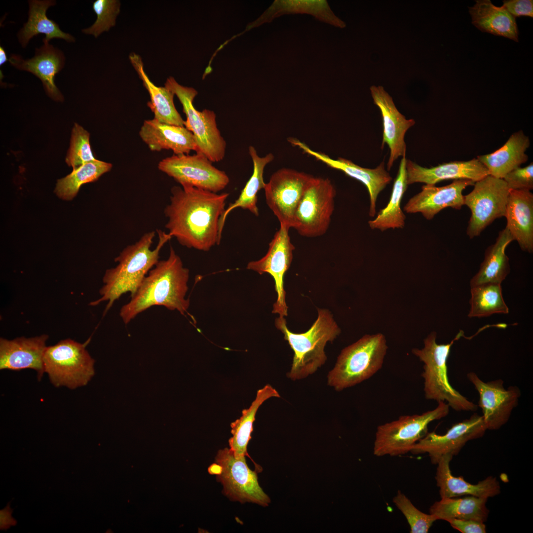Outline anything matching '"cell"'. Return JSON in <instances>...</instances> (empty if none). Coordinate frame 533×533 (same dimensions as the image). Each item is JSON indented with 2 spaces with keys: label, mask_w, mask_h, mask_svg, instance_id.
Returning <instances> with one entry per match:
<instances>
[{
  "label": "cell",
  "mask_w": 533,
  "mask_h": 533,
  "mask_svg": "<svg viewBox=\"0 0 533 533\" xmlns=\"http://www.w3.org/2000/svg\"><path fill=\"white\" fill-rule=\"evenodd\" d=\"M228 195L192 187H173L164 210L168 234L188 248L208 251L219 245V221Z\"/></svg>",
  "instance_id": "cell-1"
},
{
  "label": "cell",
  "mask_w": 533,
  "mask_h": 533,
  "mask_svg": "<svg viewBox=\"0 0 533 533\" xmlns=\"http://www.w3.org/2000/svg\"><path fill=\"white\" fill-rule=\"evenodd\" d=\"M189 270L172 247L168 257L159 260L145 277L131 300L120 308L119 315L127 324L137 315L152 306H163L184 315L190 306L186 299Z\"/></svg>",
  "instance_id": "cell-2"
},
{
  "label": "cell",
  "mask_w": 533,
  "mask_h": 533,
  "mask_svg": "<svg viewBox=\"0 0 533 533\" xmlns=\"http://www.w3.org/2000/svg\"><path fill=\"white\" fill-rule=\"evenodd\" d=\"M158 242L151 249L155 232H148L135 243L124 248L116 257V266L106 270L103 278V286L99 293L101 297L91 302L95 306L108 302L104 313L122 295L129 292L134 295L149 271L158 262L159 254L163 246L172 238L161 229H157Z\"/></svg>",
  "instance_id": "cell-3"
},
{
  "label": "cell",
  "mask_w": 533,
  "mask_h": 533,
  "mask_svg": "<svg viewBox=\"0 0 533 533\" xmlns=\"http://www.w3.org/2000/svg\"><path fill=\"white\" fill-rule=\"evenodd\" d=\"M284 317L275 319V326L284 335L294 352L288 378L292 380L305 378L314 373L325 362L324 351L328 342L333 341L341 330L331 313L326 309H318V317L310 329L303 333H294L288 328Z\"/></svg>",
  "instance_id": "cell-4"
},
{
  "label": "cell",
  "mask_w": 533,
  "mask_h": 533,
  "mask_svg": "<svg viewBox=\"0 0 533 533\" xmlns=\"http://www.w3.org/2000/svg\"><path fill=\"white\" fill-rule=\"evenodd\" d=\"M464 335L460 330L450 343L438 344L436 333L431 332L424 340V346L414 348L412 353L423 362V391L427 400L445 402L456 411L475 412L478 405L469 400L451 384L447 361L454 342Z\"/></svg>",
  "instance_id": "cell-5"
},
{
  "label": "cell",
  "mask_w": 533,
  "mask_h": 533,
  "mask_svg": "<svg viewBox=\"0 0 533 533\" xmlns=\"http://www.w3.org/2000/svg\"><path fill=\"white\" fill-rule=\"evenodd\" d=\"M387 349L382 334L364 336L342 350L329 373L328 384L341 391L370 379L381 368Z\"/></svg>",
  "instance_id": "cell-6"
},
{
  "label": "cell",
  "mask_w": 533,
  "mask_h": 533,
  "mask_svg": "<svg viewBox=\"0 0 533 533\" xmlns=\"http://www.w3.org/2000/svg\"><path fill=\"white\" fill-rule=\"evenodd\" d=\"M450 408L446 402H439L435 408L421 414L401 416L380 425L376 432L374 455L395 457L410 452L413 446L427 434L430 423L446 417Z\"/></svg>",
  "instance_id": "cell-7"
},
{
  "label": "cell",
  "mask_w": 533,
  "mask_h": 533,
  "mask_svg": "<svg viewBox=\"0 0 533 533\" xmlns=\"http://www.w3.org/2000/svg\"><path fill=\"white\" fill-rule=\"evenodd\" d=\"M86 345L67 339L47 346L43 356L44 371L54 386L74 389L86 385L93 377L95 361Z\"/></svg>",
  "instance_id": "cell-8"
},
{
  "label": "cell",
  "mask_w": 533,
  "mask_h": 533,
  "mask_svg": "<svg viewBox=\"0 0 533 533\" xmlns=\"http://www.w3.org/2000/svg\"><path fill=\"white\" fill-rule=\"evenodd\" d=\"M164 86L177 96L182 105L187 116L184 126L194 136L196 153L204 154L212 162L222 160L227 144L217 127L214 111L208 109L197 111L193 105L197 91L193 88L179 84L173 77L167 79Z\"/></svg>",
  "instance_id": "cell-9"
},
{
  "label": "cell",
  "mask_w": 533,
  "mask_h": 533,
  "mask_svg": "<svg viewBox=\"0 0 533 533\" xmlns=\"http://www.w3.org/2000/svg\"><path fill=\"white\" fill-rule=\"evenodd\" d=\"M208 472L222 483L225 495L241 503L252 502L267 506L269 496L260 486L256 471L248 466L245 457L236 458L229 448L220 450Z\"/></svg>",
  "instance_id": "cell-10"
},
{
  "label": "cell",
  "mask_w": 533,
  "mask_h": 533,
  "mask_svg": "<svg viewBox=\"0 0 533 533\" xmlns=\"http://www.w3.org/2000/svg\"><path fill=\"white\" fill-rule=\"evenodd\" d=\"M336 194L335 187L329 179L315 177L298 205L292 228L306 237L325 234L334 210Z\"/></svg>",
  "instance_id": "cell-11"
},
{
  "label": "cell",
  "mask_w": 533,
  "mask_h": 533,
  "mask_svg": "<svg viewBox=\"0 0 533 533\" xmlns=\"http://www.w3.org/2000/svg\"><path fill=\"white\" fill-rule=\"evenodd\" d=\"M503 179L488 175L476 182L473 190L464 196V205L471 211L466 233L479 236L495 219L505 217L510 191Z\"/></svg>",
  "instance_id": "cell-12"
},
{
  "label": "cell",
  "mask_w": 533,
  "mask_h": 533,
  "mask_svg": "<svg viewBox=\"0 0 533 533\" xmlns=\"http://www.w3.org/2000/svg\"><path fill=\"white\" fill-rule=\"evenodd\" d=\"M204 154H174L161 160L159 170L173 178L182 187H192L217 193L228 184L229 178Z\"/></svg>",
  "instance_id": "cell-13"
},
{
  "label": "cell",
  "mask_w": 533,
  "mask_h": 533,
  "mask_svg": "<svg viewBox=\"0 0 533 533\" xmlns=\"http://www.w3.org/2000/svg\"><path fill=\"white\" fill-rule=\"evenodd\" d=\"M313 176L289 168L272 174L264 190L266 203L280 225L293 227L294 215L304 192L314 179Z\"/></svg>",
  "instance_id": "cell-14"
},
{
  "label": "cell",
  "mask_w": 533,
  "mask_h": 533,
  "mask_svg": "<svg viewBox=\"0 0 533 533\" xmlns=\"http://www.w3.org/2000/svg\"><path fill=\"white\" fill-rule=\"evenodd\" d=\"M486 430L482 416L474 413L469 418L453 424L443 435L428 432L413 446L410 453L427 454L431 463L437 464L444 455H457L467 442L482 437Z\"/></svg>",
  "instance_id": "cell-15"
},
{
  "label": "cell",
  "mask_w": 533,
  "mask_h": 533,
  "mask_svg": "<svg viewBox=\"0 0 533 533\" xmlns=\"http://www.w3.org/2000/svg\"><path fill=\"white\" fill-rule=\"evenodd\" d=\"M467 378L479 394V406L482 410L487 430H497L508 421L513 410L518 405L521 395L515 385L505 388L501 379L483 381L474 372Z\"/></svg>",
  "instance_id": "cell-16"
},
{
  "label": "cell",
  "mask_w": 533,
  "mask_h": 533,
  "mask_svg": "<svg viewBox=\"0 0 533 533\" xmlns=\"http://www.w3.org/2000/svg\"><path fill=\"white\" fill-rule=\"evenodd\" d=\"M289 230L288 228L280 225L269 244L266 254L259 260L250 262L246 267L260 274L268 273L273 277L277 299L272 312L278 314L280 317L288 315L284 278L291 265L293 252L295 249L291 241Z\"/></svg>",
  "instance_id": "cell-17"
},
{
  "label": "cell",
  "mask_w": 533,
  "mask_h": 533,
  "mask_svg": "<svg viewBox=\"0 0 533 533\" xmlns=\"http://www.w3.org/2000/svg\"><path fill=\"white\" fill-rule=\"evenodd\" d=\"M371 94L374 102L380 109L383 122L381 148L387 144L390 155L387 164L390 170L394 162L400 156L406 155L405 136L408 130L415 124L413 119H406L397 109L392 98L381 86L372 85Z\"/></svg>",
  "instance_id": "cell-18"
},
{
  "label": "cell",
  "mask_w": 533,
  "mask_h": 533,
  "mask_svg": "<svg viewBox=\"0 0 533 533\" xmlns=\"http://www.w3.org/2000/svg\"><path fill=\"white\" fill-rule=\"evenodd\" d=\"M288 141L292 145L299 147L305 153L313 156L329 167L343 171L347 176L360 181L365 185L370 199L369 215L374 217L378 196L392 179L385 169L384 161L375 168H364L345 158L339 157L337 159H334L324 153L314 151L296 138H289Z\"/></svg>",
  "instance_id": "cell-19"
},
{
  "label": "cell",
  "mask_w": 533,
  "mask_h": 533,
  "mask_svg": "<svg viewBox=\"0 0 533 533\" xmlns=\"http://www.w3.org/2000/svg\"><path fill=\"white\" fill-rule=\"evenodd\" d=\"M42 41L43 44L36 48L32 58L24 60L20 55L12 54L8 61L16 69L30 72L38 78L48 96L62 102L64 97L55 83V77L64 67L66 58L61 50L49 41L44 38Z\"/></svg>",
  "instance_id": "cell-20"
},
{
  "label": "cell",
  "mask_w": 533,
  "mask_h": 533,
  "mask_svg": "<svg viewBox=\"0 0 533 533\" xmlns=\"http://www.w3.org/2000/svg\"><path fill=\"white\" fill-rule=\"evenodd\" d=\"M474 183L470 180L460 179L443 187L425 185L419 192L409 200L404 210L408 213H420L430 220L446 208L460 210L464 205L463 190Z\"/></svg>",
  "instance_id": "cell-21"
},
{
  "label": "cell",
  "mask_w": 533,
  "mask_h": 533,
  "mask_svg": "<svg viewBox=\"0 0 533 533\" xmlns=\"http://www.w3.org/2000/svg\"><path fill=\"white\" fill-rule=\"evenodd\" d=\"M48 339L47 335L10 340L0 338V370L32 369L40 380L44 373L43 356Z\"/></svg>",
  "instance_id": "cell-22"
},
{
  "label": "cell",
  "mask_w": 533,
  "mask_h": 533,
  "mask_svg": "<svg viewBox=\"0 0 533 533\" xmlns=\"http://www.w3.org/2000/svg\"><path fill=\"white\" fill-rule=\"evenodd\" d=\"M406 168L408 186L416 183L435 185L447 180L467 179L475 183L489 175L488 169L477 158L451 161L430 168L407 159Z\"/></svg>",
  "instance_id": "cell-23"
},
{
  "label": "cell",
  "mask_w": 533,
  "mask_h": 533,
  "mask_svg": "<svg viewBox=\"0 0 533 533\" xmlns=\"http://www.w3.org/2000/svg\"><path fill=\"white\" fill-rule=\"evenodd\" d=\"M453 457L450 455H444L437 463L435 478L441 498L471 495L488 499L500 494V484L495 477L489 476L473 484L466 482L462 476H454L450 467Z\"/></svg>",
  "instance_id": "cell-24"
},
{
  "label": "cell",
  "mask_w": 533,
  "mask_h": 533,
  "mask_svg": "<svg viewBox=\"0 0 533 533\" xmlns=\"http://www.w3.org/2000/svg\"><path fill=\"white\" fill-rule=\"evenodd\" d=\"M506 228L523 251H533V194L510 190L506 204Z\"/></svg>",
  "instance_id": "cell-25"
},
{
  "label": "cell",
  "mask_w": 533,
  "mask_h": 533,
  "mask_svg": "<svg viewBox=\"0 0 533 533\" xmlns=\"http://www.w3.org/2000/svg\"><path fill=\"white\" fill-rule=\"evenodd\" d=\"M139 135L152 151L171 150L179 155L196 150L194 136L185 126L163 123L153 118L144 121Z\"/></svg>",
  "instance_id": "cell-26"
},
{
  "label": "cell",
  "mask_w": 533,
  "mask_h": 533,
  "mask_svg": "<svg viewBox=\"0 0 533 533\" xmlns=\"http://www.w3.org/2000/svg\"><path fill=\"white\" fill-rule=\"evenodd\" d=\"M530 146L529 137L520 130L513 133L495 152L479 155L477 158L486 167L490 175L503 179L508 173L528 161V156L525 152Z\"/></svg>",
  "instance_id": "cell-27"
},
{
  "label": "cell",
  "mask_w": 533,
  "mask_h": 533,
  "mask_svg": "<svg viewBox=\"0 0 533 533\" xmlns=\"http://www.w3.org/2000/svg\"><path fill=\"white\" fill-rule=\"evenodd\" d=\"M468 8L472 23L479 30L518 42L515 18L503 6H496L490 0H477Z\"/></svg>",
  "instance_id": "cell-28"
},
{
  "label": "cell",
  "mask_w": 533,
  "mask_h": 533,
  "mask_svg": "<svg viewBox=\"0 0 533 533\" xmlns=\"http://www.w3.org/2000/svg\"><path fill=\"white\" fill-rule=\"evenodd\" d=\"M28 19L17 33V38L23 48H25L30 40L39 34H44L47 41L53 38L63 39L68 42H75V38L71 34L63 32L59 25L46 16L48 8L56 4L54 0H30Z\"/></svg>",
  "instance_id": "cell-29"
},
{
  "label": "cell",
  "mask_w": 533,
  "mask_h": 533,
  "mask_svg": "<svg viewBox=\"0 0 533 533\" xmlns=\"http://www.w3.org/2000/svg\"><path fill=\"white\" fill-rule=\"evenodd\" d=\"M513 240L506 227L499 232L495 243L486 249L478 271L470 280L471 287L487 283L501 284L510 272L505 249Z\"/></svg>",
  "instance_id": "cell-30"
},
{
  "label": "cell",
  "mask_w": 533,
  "mask_h": 533,
  "mask_svg": "<svg viewBox=\"0 0 533 533\" xmlns=\"http://www.w3.org/2000/svg\"><path fill=\"white\" fill-rule=\"evenodd\" d=\"M129 58L149 93L150 101L147 105L154 114L153 118L163 123L184 126V120L175 107V94L165 86H157L150 80L144 70V64L139 55L132 53Z\"/></svg>",
  "instance_id": "cell-31"
},
{
  "label": "cell",
  "mask_w": 533,
  "mask_h": 533,
  "mask_svg": "<svg viewBox=\"0 0 533 533\" xmlns=\"http://www.w3.org/2000/svg\"><path fill=\"white\" fill-rule=\"evenodd\" d=\"M280 397L278 392L270 385L266 384L257 391L255 400L247 409L242 411V415L230 424V432L232 436L228 440L230 450L234 457L237 459L249 457L247 448L251 439L253 431V423L255 416L261 405L271 397ZM256 466L257 465L254 462Z\"/></svg>",
  "instance_id": "cell-32"
},
{
  "label": "cell",
  "mask_w": 533,
  "mask_h": 533,
  "mask_svg": "<svg viewBox=\"0 0 533 533\" xmlns=\"http://www.w3.org/2000/svg\"><path fill=\"white\" fill-rule=\"evenodd\" d=\"M248 151L253 163V172L238 198L225 209L220 218L219 234L221 237L226 218L229 213L234 209L241 208L249 210L256 216H259L257 194L259 190L265 188L266 183L263 178L264 169L266 165L273 160L274 155L272 153H269L265 156L260 157L255 148L252 146H249Z\"/></svg>",
  "instance_id": "cell-33"
},
{
  "label": "cell",
  "mask_w": 533,
  "mask_h": 533,
  "mask_svg": "<svg viewBox=\"0 0 533 533\" xmlns=\"http://www.w3.org/2000/svg\"><path fill=\"white\" fill-rule=\"evenodd\" d=\"M487 498L468 495L462 498H441L429 508V514L437 520L448 522L452 519H470L484 523L489 511L486 506Z\"/></svg>",
  "instance_id": "cell-34"
},
{
  "label": "cell",
  "mask_w": 533,
  "mask_h": 533,
  "mask_svg": "<svg viewBox=\"0 0 533 533\" xmlns=\"http://www.w3.org/2000/svg\"><path fill=\"white\" fill-rule=\"evenodd\" d=\"M297 13L310 14L320 21L339 28L346 26L344 22L334 14L327 1L323 0H275L257 22L260 24L282 14Z\"/></svg>",
  "instance_id": "cell-35"
},
{
  "label": "cell",
  "mask_w": 533,
  "mask_h": 533,
  "mask_svg": "<svg viewBox=\"0 0 533 533\" xmlns=\"http://www.w3.org/2000/svg\"><path fill=\"white\" fill-rule=\"evenodd\" d=\"M406 155L402 156L389 201L385 207L380 210L376 218L368 222L372 229L384 231L389 228H403L406 216L401 208V203L407 189Z\"/></svg>",
  "instance_id": "cell-36"
},
{
  "label": "cell",
  "mask_w": 533,
  "mask_h": 533,
  "mask_svg": "<svg viewBox=\"0 0 533 533\" xmlns=\"http://www.w3.org/2000/svg\"><path fill=\"white\" fill-rule=\"evenodd\" d=\"M470 318H481L494 314H507L509 308L502 296L501 284L487 283L471 287Z\"/></svg>",
  "instance_id": "cell-37"
},
{
  "label": "cell",
  "mask_w": 533,
  "mask_h": 533,
  "mask_svg": "<svg viewBox=\"0 0 533 533\" xmlns=\"http://www.w3.org/2000/svg\"><path fill=\"white\" fill-rule=\"evenodd\" d=\"M112 164L98 159L87 162L57 181L55 192L60 198L71 200L77 194L80 187L97 181L104 173L110 171Z\"/></svg>",
  "instance_id": "cell-38"
},
{
  "label": "cell",
  "mask_w": 533,
  "mask_h": 533,
  "mask_svg": "<svg viewBox=\"0 0 533 533\" xmlns=\"http://www.w3.org/2000/svg\"><path fill=\"white\" fill-rule=\"evenodd\" d=\"M392 502L406 518L411 533H427L437 520L432 515L419 510L401 491L397 492Z\"/></svg>",
  "instance_id": "cell-39"
},
{
  "label": "cell",
  "mask_w": 533,
  "mask_h": 533,
  "mask_svg": "<svg viewBox=\"0 0 533 533\" xmlns=\"http://www.w3.org/2000/svg\"><path fill=\"white\" fill-rule=\"evenodd\" d=\"M95 160L90 147L89 133L78 124H75L66 158V163L75 170L85 163Z\"/></svg>",
  "instance_id": "cell-40"
},
{
  "label": "cell",
  "mask_w": 533,
  "mask_h": 533,
  "mask_svg": "<svg viewBox=\"0 0 533 533\" xmlns=\"http://www.w3.org/2000/svg\"><path fill=\"white\" fill-rule=\"evenodd\" d=\"M120 2L116 0H96L92 8L97 15L94 24L81 32L97 38L103 32L108 31L115 24V19L120 12Z\"/></svg>",
  "instance_id": "cell-41"
},
{
  "label": "cell",
  "mask_w": 533,
  "mask_h": 533,
  "mask_svg": "<svg viewBox=\"0 0 533 533\" xmlns=\"http://www.w3.org/2000/svg\"><path fill=\"white\" fill-rule=\"evenodd\" d=\"M503 179L510 190L531 191L533 189V163L511 171Z\"/></svg>",
  "instance_id": "cell-42"
},
{
  "label": "cell",
  "mask_w": 533,
  "mask_h": 533,
  "mask_svg": "<svg viewBox=\"0 0 533 533\" xmlns=\"http://www.w3.org/2000/svg\"><path fill=\"white\" fill-rule=\"evenodd\" d=\"M503 6L514 18L526 16L533 17V0H507L503 1Z\"/></svg>",
  "instance_id": "cell-43"
},
{
  "label": "cell",
  "mask_w": 533,
  "mask_h": 533,
  "mask_svg": "<svg viewBox=\"0 0 533 533\" xmlns=\"http://www.w3.org/2000/svg\"><path fill=\"white\" fill-rule=\"evenodd\" d=\"M454 529L462 533H485L484 523L470 519H452L448 521Z\"/></svg>",
  "instance_id": "cell-44"
},
{
  "label": "cell",
  "mask_w": 533,
  "mask_h": 533,
  "mask_svg": "<svg viewBox=\"0 0 533 533\" xmlns=\"http://www.w3.org/2000/svg\"><path fill=\"white\" fill-rule=\"evenodd\" d=\"M13 520L11 517L10 512L5 509L0 511V527L6 528L8 525L13 524Z\"/></svg>",
  "instance_id": "cell-45"
},
{
  "label": "cell",
  "mask_w": 533,
  "mask_h": 533,
  "mask_svg": "<svg viewBox=\"0 0 533 533\" xmlns=\"http://www.w3.org/2000/svg\"><path fill=\"white\" fill-rule=\"evenodd\" d=\"M8 61L5 50L1 46H0V66Z\"/></svg>",
  "instance_id": "cell-46"
}]
</instances>
